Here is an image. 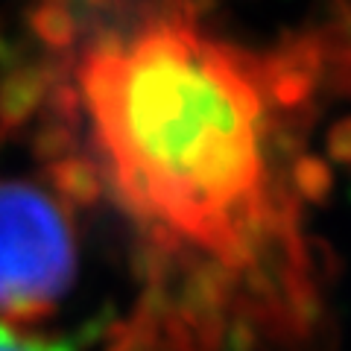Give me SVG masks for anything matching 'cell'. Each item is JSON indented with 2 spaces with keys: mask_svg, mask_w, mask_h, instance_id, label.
Segmentation results:
<instances>
[{
  "mask_svg": "<svg viewBox=\"0 0 351 351\" xmlns=\"http://www.w3.org/2000/svg\"><path fill=\"white\" fill-rule=\"evenodd\" d=\"M82 38L29 123L73 199H106L138 237L147 287L108 351L307 337L319 299L299 123L322 44L246 50L164 0Z\"/></svg>",
  "mask_w": 351,
  "mask_h": 351,
  "instance_id": "obj_1",
  "label": "cell"
},
{
  "mask_svg": "<svg viewBox=\"0 0 351 351\" xmlns=\"http://www.w3.org/2000/svg\"><path fill=\"white\" fill-rule=\"evenodd\" d=\"M0 351H80V343L71 337H44L0 325Z\"/></svg>",
  "mask_w": 351,
  "mask_h": 351,
  "instance_id": "obj_3",
  "label": "cell"
},
{
  "mask_svg": "<svg viewBox=\"0 0 351 351\" xmlns=\"http://www.w3.org/2000/svg\"><path fill=\"white\" fill-rule=\"evenodd\" d=\"M80 202L47 167L44 179L0 176V325L38 328L80 276Z\"/></svg>",
  "mask_w": 351,
  "mask_h": 351,
  "instance_id": "obj_2",
  "label": "cell"
}]
</instances>
